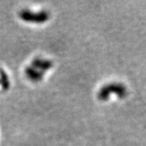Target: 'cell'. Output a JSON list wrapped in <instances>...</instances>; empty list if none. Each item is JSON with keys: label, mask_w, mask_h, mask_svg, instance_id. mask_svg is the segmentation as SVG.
Instances as JSON below:
<instances>
[{"label": "cell", "mask_w": 146, "mask_h": 146, "mask_svg": "<svg viewBox=\"0 0 146 146\" xmlns=\"http://www.w3.org/2000/svg\"><path fill=\"white\" fill-rule=\"evenodd\" d=\"M115 94L119 98H124L127 92L126 87L120 83H110L104 85L98 93V98L102 102L109 100L110 94Z\"/></svg>", "instance_id": "6da1fadb"}, {"label": "cell", "mask_w": 146, "mask_h": 146, "mask_svg": "<svg viewBox=\"0 0 146 146\" xmlns=\"http://www.w3.org/2000/svg\"><path fill=\"white\" fill-rule=\"evenodd\" d=\"M19 16L22 21L27 23L43 24L49 20L50 14L46 11H40L34 12L28 9H24L20 11Z\"/></svg>", "instance_id": "7a4b0ae2"}, {"label": "cell", "mask_w": 146, "mask_h": 146, "mask_svg": "<svg viewBox=\"0 0 146 146\" xmlns=\"http://www.w3.org/2000/svg\"><path fill=\"white\" fill-rule=\"evenodd\" d=\"M32 67L35 68L42 72H45L53 68V63L50 60H47L41 58H35L32 61Z\"/></svg>", "instance_id": "3957f363"}, {"label": "cell", "mask_w": 146, "mask_h": 146, "mask_svg": "<svg viewBox=\"0 0 146 146\" xmlns=\"http://www.w3.org/2000/svg\"><path fill=\"white\" fill-rule=\"evenodd\" d=\"M25 73L27 78L33 82L41 81L44 76V72L37 70L32 66H28L25 70Z\"/></svg>", "instance_id": "277c9868"}, {"label": "cell", "mask_w": 146, "mask_h": 146, "mask_svg": "<svg viewBox=\"0 0 146 146\" xmlns=\"http://www.w3.org/2000/svg\"><path fill=\"white\" fill-rule=\"evenodd\" d=\"M0 84L3 90H7L10 88V81L5 71L0 68Z\"/></svg>", "instance_id": "5b68a950"}]
</instances>
